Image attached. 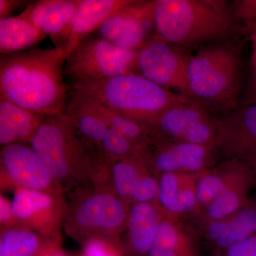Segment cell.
Masks as SVG:
<instances>
[{
    "instance_id": "4",
    "label": "cell",
    "mask_w": 256,
    "mask_h": 256,
    "mask_svg": "<svg viewBox=\"0 0 256 256\" xmlns=\"http://www.w3.org/2000/svg\"><path fill=\"white\" fill-rule=\"evenodd\" d=\"M62 190L95 180L99 161L66 114L46 116L30 143Z\"/></svg>"
},
{
    "instance_id": "15",
    "label": "cell",
    "mask_w": 256,
    "mask_h": 256,
    "mask_svg": "<svg viewBox=\"0 0 256 256\" xmlns=\"http://www.w3.org/2000/svg\"><path fill=\"white\" fill-rule=\"evenodd\" d=\"M153 154L146 150V162H152L158 171L173 173L178 170L198 171L206 164L212 146L188 142H162Z\"/></svg>"
},
{
    "instance_id": "17",
    "label": "cell",
    "mask_w": 256,
    "mask_h": 256,
    "mask_svg": "<svg viewBox=\"0 0 256 256\" xmlns=\"http://www.w3.org/2000/svg\"><path fill=\"white\" fill-rule=\"evenodd\" d=\"M45 117L0 98V144H30Z\"/></svg>"
},
{
    "instance_id": "3",
    "label": "cell",
    "mask_w": 256,
    "mask_h": 256,
    "mask_svg": "<svg viewBox=\"0 0 256 256\" xmlns=\"http://www.w3.org/2000/svg\"><path fill=\"white\" fill-rule=\"evenodd\" d=\"M68 86L69 92L150 128L170 108L194 101L137 73Z\"/></svg>"
},
{
    "instance_id": "26",
    "label": "cell",
    "mask_w": 256,
    "mask_h": 256,
    "mask_svg": "<svg viewBox=\"0 0 256 256\" xmlns=\"http://www.w3.org/2000/svg\"><path fill=\"white\" fill-rule=\"evenodd\" d=\"M240 204V198L236 192L226 190L216 198L208 206V214L214 220H220L233 213Z\"/></svg>"
},
{
    "instance_id": "37",
    "label": "cell",
    "mask_w": 256,
    "mask_h": 256,
    "mask_svg": "<svg viewBox=\"0 0 256 256\" xmlns=\"http://www.w3.org/2000/svg\"><path fill=\"white\" fill-rule=\"evenodd\" d=\"M254 104H256V76H252L250 79L242 106H250Z\"/></svg>"
},
{
    "instance_id": "19",
    "label": "cell",
    "mask_w": 256,
    "mask_h": 256,
    "mask_svg": "<svg viewBox=\"0 0 256 256\" xmlns=\"http://www.w3.org/2000/svg\"><path fill=\"white\" fill-rule=\"evenodd\" d=\"M46 36L31 22L20 15L0 20L1 54L34 50Z\"/></svg>"
},
{
    "instance_id": "30",
    "label": "cell",
    "mask_w": 256,
    "mask_h": 256,
    "mask_svg": "<svg viewBox=\"0 0 256 256\" xmlns=\"http://www.w3.org/2000/svg\"><path fill=\"white\" fill-rule=\"evenodd\" d=\"M233 11L236 20L242 22L248 31L256 30V0L235 1Z\"/></svg>"
},
{
    "instance_id": "29",
    "label": "cell",
    "mask_w": 256,
    "mask_h": 256,
    "mask_svg": "<svg viewBox=\"0 0 256 256\" xmlns=\"http://www.w3.org/2000/svg\"><path fill=\"white\" fill-rule=\"evenodd\" d=\"M159 184L156 178L144 175L140 180L131 195V200L136 203H149L158 196Z\"/></svg>"
},
{
    "instance_id": "31",
    "label": "cell",
    "mask_w": 256,
    "mask_h": 256,
    "mask_svg": "<svg viewBox=\"0 0 256 256\" xmlns=\"http://www.w3.org/2000/svg\"><path fill=\"white\" fill-rule=\"evenodd\" d=\"M196 194L190 190H178L165 208L173 213H183L192 210L196 203Z\"/></svg>"
},
{
    "instance_id": "6",
    "label": "cell",
    "mask_w": 256,
    "mask_h": 256,
    "mask_svg": "<svg viewBox=\"0 0 256 256\" xmlns=\"http://www.w3.org/2000/svg\"><path fill=\"white\" fill-rule=\"evenodd\" d=\"M128 216L124 200L109 186L100 185L76 200L68 208L64 226L77 240L85 242L97 237L119 246V235Z\"/></svg>"
},
{
    "instance_id": "5",
    "label": "cell",
    "mask_w": 256,
    "mask_h": 256,
    "mask_svg": "<svg viewBox=\"0 0 256 256\" xmlns=\"http://www.w3.org/2000/svg\"><path fill=\"white\" fill-rule=\"evenodd\" d=\"M242 79L240 53L226 42L204 46L188 62L190 98L203 108H235Z\"/></svg>"
},
{
    "instance_id": "23",
    "label": "cell",
    "mask_w": 256,
    "mask_h": 256,
    "mask_svg": "<svg viewBox=\"0 0 256 256\" xmlns=\"http://www.w3.org/2000/svg\"><path fill=\"white\" fill-rule=\"evenodd\" d=\"M148 256H192V254L182 244L180 234L174 226L163 220L160 222Z\"/></svg>"
},
{
    "instance_id": "10",
    "label": "cell",
    "mask_w": 256,
    "mask_h": 256,
    "mask_svg": "<svg viewBox=\"0 0 256 256\" xmlns=\"http://www.w3.org/2000/svg\"><path fill=\"white\" fill-rule=\"evenodd\" d=\"M11 202L15 226L30 229L55 242L68 210L62 195L18 188Z\"/></svg>"
},
{
    "instance_id": "12",
    "label": "cell",
    "mask_w": 256,
    "mask_h": 256,
    "mask_svg": "<svg viewBox=\"0 0 256 256\" xmlns=\"http://www.w3.org/2000/svg\"><path fill=\"white\" fill-rule=\"evenodd\" d=\"M0 162L2 188H28L62 195L63 190L52 178L30 144L4 146Z\"/></svg>"
},
{
    "instance_id": "16",
    "label": "cell",
    "mask_w": 256,
    "mask_h": 256,
    "mask_svg": "<svg viewBox=\"0 0 256 256\" xmlns=\"http://www.w3.org/2000/svg\"><path fill=\"white\" fill-rule=\"evenodd\" d=\"M132 0H79L70 26L66 55L88 36L94 34L104 22Z\"/></svg>"
},
{
    "instance_id": "38",
    "label": "cell",
    "mask_w": 256,
    "mask_h": 256,
    "mask_svg": "<svg viewBox=\"0 0 256 256\" xmlns=\"http://www.w3.org/2000/svg\"><path fill=\"white\" fill-rule=\"evenodd\" d=\"M250 33V40H252V54L250 63L252 68L254 75L256 76V30L249 32Z\"/></svg>"
},
{
    "instance_id": "14",
    "label": "cell",
    "mask_w": 256,
    "mask_h": 256,
    "mask_svg": "<svg viewBox=\"0 0 256 256\" xmlns=\"http://www.w3.org/2000/svg\"><path fill=\"white\" fill-rule=\"evenodd\" d=\"M216 143L229 154L256 160V104L242 106L218 120Z\"/></svg>"
},
{
    "instance_id": "21",
    "label": "cell",
    "mask_w": 256,
    "mask_h": 256,
    "mask_svg": "<svg viewBox=\"0 0 256 256\" xmlns=\"http://www.w3.org/2000/svg\"><path fill=\"white\" fill-rule=\"evenodd\" d=\"M54 242L30 229L12 227L2 232L0 256H46Z\"/></svg>"
},
{
    "instance_id": "8",
    "label": "cell",
    "mask_w": 256,
    "mask_h": 256,
    "mask_svg": "<svg viewBox=\"0 0 256 256\" xmlns=\"http://www.w3.org/2000/svg\"><path fill=\"white\" fill-rule=\"evenodd\" d=\"M191 56L185 48L156 34L138 50L136 73L160 86L175 89L190 98L188 69Z\"/></svg>"
},
{
    "instance_id": "22",
    "label": "cell",
    "mask_w": 256,
    "mask_h": 256,
    "mask_svg": "<svg viewBox=\"0 0 256 256\" xmlns=\"http://www.w3.org/2000/svg\"><path fill=\"white\" fill-rule=\"evenodd\" d=\"M70 94L80 99L84 105L102 120L108 128L117 131L136 146L146 150L151 146L152 143V137L151 128L149 126L129 118L118 112L109 110L96 102L75 95L72 92Z\"/></svg>"
},
{
    "instance_id": "28",
    "label": "cell",
    "mask_w": 256,
    "mask_h": 256,
    "mask_svg": "<svg viewBox=\"0 0 256 256\" xmlns=\"http://www.w3.org/2000/svg\"><path fill=\"white\" fill-rule=\"evenodd\" d=\"M82 256H122L119 246L102 238H92L84 242Z\"/></svg>"
},
{
    "instance_id": "7",
    "label": "cell",
    "mask_w": 256,
    "mask_h": 256,
    "mask_svg": "<svg viewBox=\"0 0 256 256\" xmlns=\"http://www.w3.org/2000/svg\"><path fill=\"white\" fill-rule=\"evenodd\" d=\"M138 50L119 48L92 34L67 55L64 74L70 84L136 73Z\"/></svg>"
},
{
    "instance_id": "9",
    "label": "cell",
    "mask_w": 256,
    "mask_h": 256,
    "mask_svg": "<svg viewBox=\"0 0 256 256\" xmlns=\"http://www.w3.org/2000/svg\"><path fill=\"white\" fill-rule=\"evenodd\" d=\"M218 120L196 102L173 106L151 127L152 144L188 142L213 146L218 134Z\"/></svg>"
},
{
    "instance_id": "39",
    "label": "cell",
    "mask_w": 256,
    "mask_h": 256,
    "mask_svg": "<svg viewBox=\"0 0 256 256\" xmlns=\"http://www.w3.org/2000/svg\"><path fill=\"white\" fill-rule=\"evenodd\" d=\"M46 256H66L64 254H62L60 250H58V249L56 248V247L54 246L52 250H50V252H48V254Z\"/></svg>"
},
{
    "instance_id": "27",
    "label": "cell",
    "mask_w": 256,
    "mask_h": 256,
    "mask_svg": "<svg viewBox=\"0 0 256 256\" xmlns=\"http://www.w3.org/2000/svg\"><path fill=\"white\" fill-rule=\"evenodd\" d=\"M225 190V184L220 178L212 175L207 176L198 184L196 192L197 201L202 204H210Z\"/></svg>"
},
{
    "instance_id": "20",
    "label": "cell",
    "mask_w": 256,
    "mask_h": 256,
    "mask_svg": "<svg viewBox=\"0 0 256 256\" xmlns=\"http://www.w3.org/2000/svg\"><path fill=\"white\" fill-rule=\"evenodd\" d=\"M64 114L73 124L76 130L94 156H96L108 126L84 105L76 96L68 94Z\"/></svg>"
},
{
    "instance_id": "11",
    "label": "cell",
    "mask_w": 256,
    "mask_h": 256,
    "mask_svg": "<svg viewBox=\"0 0 256 256\" xmlns=\"http://www.w3.org/2000/svg\"><path fill=\"white\" fill-rule=\"evenodd\" d=\"M154 1L132 0L111 14L94 34L119 48L138 50L152 36L154 28Z\"/></svg>"
},
{
    "instance_id": "1",
    "label": "cell",
    "mask_w": 256,
    "mask_h": 256,
    "mask_svg": "<svg viewBox=\"0 0 256 256\" xmlns=\"http://www.w3.org/2000/svg\"><path fill=\"white\" fill-rule=\"evenodd\" d=\"M66 56L56 48L0 55V98L44 116L64 114L69 94Z\"/></svg>"
},
{
    "instance_id": "36",
    "label": "cell",
    "mask_w": 256,
    "mask_h": 256,
    "mask_svg": "<svg viewBox=\"0 0 256 256\" xmlns=\"http://www.w3.org/2000/svg\"><path fill=\"white\" fill-rule=\"evenodd\" d=\"M228 222L217 220L210 224L208 228V236L212 240H216L228 230Z\"/></svg>"
},
{
    "instance_id": "33",
    "label": "cell",
    "mask_w": 256,
    "mask_h": 256,
    "mask_svg": "<svg viewBox=\"0 0 256 256\" xmlns=\"http://www.w3.org/2000/svg\"><path fill=\"white\" fill-rule=\"evenodd\" d=\"M226 256H256V234L228 248Z\"/></svg>"
},
{
    "instance_id": "32",
    "label": "cell",
    "mask_w": 256,
    "mask_h": 256,
    "mask_svg": "<svg viewBox=\"0 0 256 256\" xmlns=\"http://www.w3.org/2000/svg\"><path fill=\"white\" fill-rule=\"evenodd\" d=\"M178 191V181L176 175L174 173H164L159 184L158 198L160 204L165 208Z\"/></svg>"
},
{
    "instance_id": "2",
    "label": "cell",
    "mask_w": 256,
    "mask_h": 256,
    "mask_svg": "<svg viewBox=\"0 0 256 256\" xmlns=\"http://www.w3.org/2000/svg\"><path fill=\"white\" fill-rule=\"evenodd\" d=\"M153 14L156 34L185 50L225 42L237 20L224 0H154Z\"/></svg>"
},
{
    "instance_id": "35",
    "label": "cell",
    "mask_w": 256,
    "mask_h": 256,
    "mask_svg": "<svg viewBox=\"0 0 256 256\" xmlns=\"http://www.w3.org/2000/svg\"><path fill=\"white\" fill-rule=\"evenodd\" d=\"M28 4V1L22 0H0V20L10 18L15 10Z\"/></svg>"
},
{
    "instance_id": "34",
    "label": "cell",
    "mask_w": 256,
    "mask_h": 256,
    "mask_svg": "<svg viewBox=\"0 0 256 256\" xmlns=\"http://www.w3.org/2000/svg\"><path fill=\"white\" fill-rule=\"evenodd\" d=\"M0 224H1L2 232L15 226L12 202L2 195L0 196Z\"/></svg>"
},
{
    "instance_id": "18",
    "label": "cell",
    "mask_w": 256,
    "mask_h": 256,
    "mask_svg": "<svg viewBox=\"0 0 256 256\" xmlns=\"http://www.w3.org/2000/svg\"><path fill=\"white\" fill-rule=\"evenodd\" d=\"M158 212L150 203H136L128 216V252L148 256L160 224Z\"/></svg>"
},
{
    "instance_id": "13",
    "label": "cell",
    "mask_w": 256,
    "mask_h": 256,
    "mask_svg": "<svg viewBox=\"0 0 256 256\" xmlns=\"http://www.w3.org/2000/svg\"><path fill=\"white\" fill-rule=\"evenodd\" d=\"M78 4L79 0H38L30 3L20 15L50 36L55 48L66 53L70 26Z\"/></svg>"
},
{
    "instance_id": "24",
    "label": "cell",
    "mask_w": 256,
    "mask_h": 256,
    "mask_svg": "<svg viewBox=\"0 0 256 256\" xmlns=\"http://www.w3.org/2000/svg\"><path fill=\"white\" fill-rule=\"evenodd\" d=\"M256 232V210L246 208L228 222V230L216 240L217 246L227 249L237 242L248 238Z\"/></svg>"
},
{
    "instance_id": "25",
    "label": "cell",
    "mask_w": 256,
    "mask_h": 256,
    "mask_svg": "<svg viewBox=\"0 0 256 256\" xmlns=\"http://www.w3.org/2000/svg\"><path fill=\"white\" fill-rule=\"evenodd\" d=\"M146 151L117 131L109 128L98 149L96 156L98 159L116 160L138 156Z\"/></svg>"
}]
</instances>
